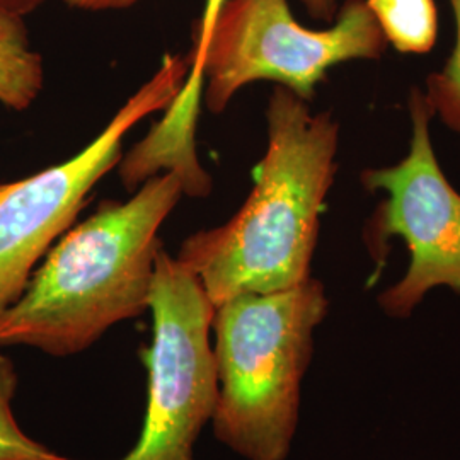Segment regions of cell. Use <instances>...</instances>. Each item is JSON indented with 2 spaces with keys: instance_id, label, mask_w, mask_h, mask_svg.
<instances>
[{
  "instance_id": "obj_5",
  "label": "cell",
  "mask_w": 460,
  "mask_h": 460,
  "mask_svg": "<svg viewBox=\"0 0 460 460\" xmlns=\"http://www.w3.org/2000/svg\"><path fill=\"white\" fill-rule=\"evenodd\" d=\"M148 311L152 345L140 353L148 372L147 412L138 442L121 460H195L193 447L218 401L210 346L215 305L197 275L161 249Z\"/></svg>"
},
{
  "instance_id": "obj_8",
  "label": "cell",
  "mask_w": 460,
  "mask_h": 460,
  "mask_svg": "<svg viewBox=\"0 0 460 460\" xmlns=\"http://www.w3.org/2000/svg\"><path fill=\"white\" fill-rule=\"evenodd\" d=\"M45 83L43 58L30 47L24 19L0 17V104L28 110Z\"/></svg>"
},
{
  "instance_id": "obj_13",
  "label": "cell",
  "mask_w": 460,
  "mask_h": 460,
  "mask_svg": "<svg viewBox=\"0 0 460 460\" xmlns=\"http://www.w3.org/2000/svg\"><path fill=\"white\" fill-rule=\"evenodd\" d=\"M72 9L87 13H104V11H123L137 5L142 0H66Z\"/></svg>"
},
{
  "instance_id": "obj_10",
  "label": "cell",
  "mask_w": 460,
  "mask_h": 460,
  "mask_svg": "<svg viewBox=\"0 0 460 460\" xmlns=\"http://www.w3.org/2000/svg\"><path fill=\"white\" fill-rule=\"evenodd\" d=\"M384 38L401 53H428L437 43L438 14L433 0H365Z\"/></svg>"
},
{
  "instance_id": "obj_14",
  "label": "cell",
  "mask_w": 460,
  "mask_h": 460,
  "mask_svg": "<svg viewBox=\"0 0 460 460\" xmlns=\"http://www.w3.org/2000/svg\"><path fill=\"white\" fill-rule=\"evenodd\" d=\"M49 0H0V17H21L31 14Z\"/></svg>"
},
{
  "instance_id": "obj_12",
  "label": "cell",
  "mask_w": 460,
  "mask_h": 460,
  "mask_svg": "<svg viewBox=\"0 0 460 460\" xmlns=\"http://www.w3.org/2000/svg\"><path fill=\"white\" fill-rule=\"evenodd\" d=\"M450 4L457 26L456 47L444 68L428 77L425 99L431 115L438 116L450 130L460 135V0H450Z\"/></svg>"
},
{
  "instance_id": "obj_6",
  "label": "cell",
  "mask_w": 460,
  "mask_h": 460,
  "mask_svg": "<svg viewBox=\"0 0 460 460\" xmlns=\"http://www.w3.org/2000/svg\"><path fill=\"white\" fill-rule=\"evenodd\" d=\"M188 68V57L167 53L159 70L79 154L30 178L0 182V313L22 296L34 266L72 227L96 184L121 163L125 137L180 96Z\"/></svg>"
},
{
  "instance_id": "obj_7",
  "label": "cell",
  "mask_w": 460,
  "mask_h": 460,
  "mask_svg": "<svg viewBox=\"0 0 460 460\" xmlns=\"http://www.w3.org/2000/svg\"><path fill=\"white\" fill-rule=\"evenodd\" d=\"M412 140L410 154L393 167L367 169L363 186L382 190L380 203L365 227V243L378 268L387 241L402 237L410 249L408 273L378 296L393 317H408L431 288L448 287L460 296V195L445 178L429 138L431 111L425 94L410 98Z\"/></svg>"
},
{
  "instance_id": "obj_2",
  "label": "cell",
  "mask_w": 460,
  "mask_h": 460,
  "mask_svg": "<svg viewBox=\"0 0 460 460\" xmlns=\"http://www.w3.org/2000/svg\"><path fill=\"white\" fill-rule=\"evenodd\" d=\"M184 186L176 171L142 182L123 203L108 201L51 246L22 296L0 313V346L77 355L123 321L148 311L165 218Z\"/></svg>"
},
{
  "instance_id": "obj_4",
  "label": "cell",
  "mask_w": 460,
  "mask_h": 460,
  "mask_svg": "<svg viewBox=\"0 0 460 460\" xmlns=\"http://www.w3.org/2000/svg\"><path fill=\"white\" fill-rule=\"evenodd\" d=\"M385 47L365 0H346L321 31L298 24L287 0H224L201 64L205 104L218 115L256 81L279 83L309 102L331 66L378 60Z\"/></svg>"
},
{
  "instance_id": "obj_3",
  "label": "cell",
  "mask_w": 460,
  "mask_h": 460,
  "mask_svg": "<svg viewBox=\"0 0 460 460\" xmlns=\"http://www.w3.org/2000/svg\"><path fill=\"white\" fill-rule=\"evenodd\" d=\"M328 309L324 285L314 279L279 292L234 296L215 307V437L244 459H287L314 331Z\"/></svg>"
},
{
  "instance_id": "obj_11",
  "label": "cell",
  "mask_w": 460,
  "mask_h": 460,
  "mask_svg": "<svg viewBox=\"0 0 460 460\" xmlns=\"http://www.w3.org/2000/svg\"><path fill=\"white\" fill-rule=\"evenodd\" d=\"M16 389L14 363L0 353V460H70L34 442L19 428L11 406Z\"/></svg>"
},
{
  "instance_id": "obj_9",
  "label": "cell",
  "mask_w": 460,
  "mask_h": 460,
  "mask_svg": "<svg viewBox=\"0 0 460 460\" xmlns=\"http://www.w3.org/2000/svg\"><path fill=\"white\" fill-rule=\"evenodd\" d=\"M224 0H205L203 13L198 19L197 30H195V43L193 49L188 55V77L184 81L180 96L174 99V102L165 110V119L181 128L193 132L197 130L198 113H199V98L203 91V55L208 45V38L214 28L215 17L218 14ZM305 11L315 21L331 22L338 14V0H302Z\"/></svg>"
},
{
  "instance_id": "obj_1",
  "label": "cell",
  "mask_w": 460,
  "mask_h": 460,
  "mask_svg": "<svg viewBox=\"0 0 460 460\" xmlns=\"http://www.w3.org/2000/svg\"><path fill=\"white\" fill-rule=\"evenodd\" d=\"M266 125L268 147L241 210L227 224L184 239L176 256L215 307L311 279L321 214L338 171L340 127L281 85L268 101Z\"/></svg>"
}]
</instances>
